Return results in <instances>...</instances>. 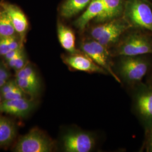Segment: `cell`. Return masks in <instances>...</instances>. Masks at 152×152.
I'll list each match as a JSON object with an SVG mask.
<instances>
[{"label": "cell", "instance_id": "cell-18", "mask_svg": "<svg viewBox=\"0 0 152 152\" xmlns=\"http://www.w3.org/2000/svg\"><path fill=\"white\" fill-rule=\"evenodd\" d=\"M18 86L24 92L31 95H36L39 88V82L34 81L24 78H16Z\"/></svg>", "mask_w": 152, "mask_h": 152}, {"label": "cell", "instance_id": "cell-16", "mask_svg": "<svg viewBox=\"0 0 152 152\" xmlns=\"http://www.w3.org/2000/svg\"><path fill=\"white\" fill-rule=\"evenodd\" d=\"M91 0H66L61 6V15L66 19L71 18L83 10Z\"/></svg>", "mask_w": 152, "mask_h": 152}, {"label": "cell", "instance_id": "cell-1", "mask_svg": "<svg viewBox=\"0 0 152 152\" xmlns=\"http://www.w3.org/2000/svg\"><path fill=\"white\" fill-rule=\"evenodd\" d=\"M114 54L122 56L152 54V37L140 31L130 33L118 42Z\"/></svg>", "mask_w": 152, "mask_h": 152}, {"label": "cell", "instance_id": "cell-7", "mask_svg": "<svg viewBox=\"0 0 152 152\" xmlns=\"http://www.w3.org/2000/svg\"><path fill=\"white\" fill-rule=\"evenodd\" d=\"M136 87L134 107L146 129L152 125V86L140 83Z\"/></svg>", "mask_w": 152, "mask_h": 152}, {"label": "cell", "instance_id": "cell-5", "mask_svg": "<svg viewBox=\"0 0 152 152\" xmlns=\"http://www.w3.org/2000/svg\"><path fill=\"white\" fill-rule=\"evenodd\" d=\"M54 142L44 132L34 129L22 136L15 147L16 152H50L54 150Z\"/></svg>", "mask_w": 152, "mask_h": 152}, {"label": "cell", "instance_id": "cell-21", "mask_svg": "<svg viewBox=\"0 0 152 152\" xmlns=\"http://www.w3.org/2000/svg\"><path fill=\"white\" fill-rule=\"evenodd\" d=\"M24 92L22 89L18 86L10 92H8L4 95H2V96L4 98V100H15L24 98Z\"/></svg>", "mask_w": 152, "mask_h": 152}, {"label": "cell", "instance_id": "cell-15", "mask_svg": "<svg viewBox=\"0 0 152 152\" xmlns=\"http://www.w3.org/2000/svg\"><path fill=\"white\" fill-rule=\"evenodd\" d=\"M16 136V128L10 120L0 116V147L9 145Z\"/></svg>", "mask_w": 152, "mask_h": 152}, {"label": "cell", "instance_id": "cell-8", "mask_svg": "<svg viewBox=\"0 0 152 152\" xmlns=\"http://www.w3.org/2000/svg\"><path fill=\"white\" fill-rule=\"evenodd\" d=\"M63 145L66 152H90L96 145V139L87 131H71L63 136Z\"/></svg>", "mask_w": 152, "mask_h": 152}, {"label": "cell", "instance_id": "cell-30", "mask_svg": "<svg viewBox=\"0 0 152 152\" xmlns=\"http://www.w3.org/2000/svg\"><path fill=\"white\" fill-rule=\"evenodd\" d=\"M1 14L0 13V17H1Z\"/></svg>", "mask_w": 152, "mask_h": 152}, {"label": "cell", "instance_id": "cell-29", "mask_svg": "<svg viewBox=\"0 0 152 152\" xmlns=\"http://www.w3.org/2000/svg\"><path fill=\"white\" fill-rule=\"evenodd\" d=\"M2 66H1V65H0V69H1V68H2Z\"/></svg>", "mask_w": 152, "mask_h": 152}, {"label": "cell", "instance_id": "cell-9", "mask_svg": "<svg viewBox=\"0 0 152 152\" xmlns=\"http://www.w3.org/2000/svg\"><path fill=\"white\" fill-rule=\"evenodd\" d=\"M63 60L66 65L75 71H81L91 74H108L104 69L98 65L83 52L80 53L78 51L75 54H71L70 55L64 57Z\"/></svg>", "mask_w": 152, "mask_h": 152}, {"label": "cell", "instance_id": "cell-2", "mask_svg": "<svg viewBox=\"0 0 152 152\" xmlns=\"http://www.w3.org/2000/svg\"><path fill=\"white\" fill-rule=\"evenodd\" d=\"M124 11L131 27L152 33V5L148 0H127Z\"/></svg>", "mask_w": 152, "mask_h": 152}, {"label": "cell", "instance_id": "cell-24", "mask_svg": "<svg viewBox=\"0 0 152 152\" xmlns=\"http://www.w3.org/2000/svg\"><path fill=\"white\" fill-rule=\"evenodd\" d=\"M10 51L8 37L0 38V55L5 56Z\"/></svg>", "mask_w": 152, "mask_h": 152}, {"label": "cell", "instance_id": "cell-4", "mask_svg": "<svg viewBox=\"0 0 152 152\" xmlns=\"http://www.w3.org/2000/svg\"><path fill=\"white\" fill-rule=\"evenodd\" d=\"M131 27L130 24L125 18H115L92 28L90 34L94 39L108 48L116 43L121 35Z\"/></svg>", "mask_w": 152, "mask_h": 152}, {"label": "cell", "instance_id": "cell-11", "mask_svg": "<svg viewBox=\"0 0 152 152\" xmlns=\"http://www.w3.org/2000/svg\"><path fill=\"white\" fill-rule=\"evenodd\" d=\"M104 8L100 0H91L87 9L75 22L76 27L82 31L93 19L98 18L103 12Z\"/></svg>", "mask_w": 152, "mask_h": 152}, {"label": "cell", "instance_id": "cell-20", "mask_svg": "<svg viewBox=\"0 0 152 152\" xmlns=\"http://www.w3.org/2000/svg\"><path fill=\"white\" fill-rule=\"evenodd\" d=\"M9 65L16 71L21 69L26 64V58L22 53L15 58L7 60Z\"/></svg>", "mask_w": 152, "mask_h": 152}, {"label": "cell", "instance_id": "cell-3", "mask_svg": "<svg viewBox=\"0 0 152 152\" xmlns=\"http://www.w3.org/2000/svg\"><path fill=\"white\" fill-rule=\"evenodd\" d=\"M142 56H123L120 60L119 73L131 85L137 86L141 83L151 67V61Z\"/></svg>", "mask_w": 152, "mask_h": 152}, {"label": "cell", "instance_id": "cell-17", "mask_svg": "<svg viewBox=\"0 0 152 152\" xmlns=\"http://www.w3.org/2000/svg\"><path fill=\"white\" fill-rule=\"evenodd\" d=\"M15 32L9 17L4 11L0 17V38L12 36Z\"/></svg>", "mask_w": 152, "mask_h": 152}, {"label": "cell", "instance_id": "cell-14", "mask_svg": "<svg viewBox=\"0 0 152 152\" xmlns=\"http://www.w3.org/2000/svg\"><path fill=\"white\" fill-rule=\"evenodd\" d=\"M58 36L61 46L70 54L78 52L76 48V38L73 31L64 25H58Z\"/></svg>", "mask_w": 152, "mask_h": 152}, {"label": "cell", "instance_id": "cell-22", "mask_svg": "<svg viewBox=\"0 0 152 152\" xmlns=\"http://www.w3.org/2000/svg\"><path fill=\"white\" fill-rule=\"evenodd\" d=\"M144 148L146 152H152V125L145 129Z\"/></svg>", "mask_w": 152, "mask_h": 152}, {"label": "cell", "instance_id": "cell-19", "mask_svg": "<svg viewBox=\"0 0 152 152\" xmlns=\"http://www.w3.org/2000/svg\"><path fill=\"white\" fill-rule=\"evenodd\" d=\"M16 78H24L34 81H39L37 73L29 65H25L21 69L17 71Z\"/></svg>", "mask_w": 152, "mask_h": 152}, {"label": "cell", "instance_id": "cell-6", "mask_svg": "<svg viewBox=\"0 0 152 152\" xmlns=\"http://www.w3.org/2000/svg\"><path fill=\"white\" fill-rule=\"evenodd\" d=\"M81 48L83 53L88 55L98 65L104 69L117 81L121 83L119 77L115 73L112 68V63L108 48L92 38L83 40L81 44Z\"/></svg>", "mask_w": 152, "mask_h": 152}, {"label": "cell", "instance_id": "cell-12", "mask_svg": "<svg viewBox=\"0 0 152 152\" xmlns=\"http://www.w3.org/2000/svg\"><path fill=\"white\" fill-rule=\"evenodd\" d=\"M104 6L103 12L96 20L100 23L108 22L117 18L124 11V0H100Z\"/></svg>", "mask_w": 152, "mask_h": 152}, {"label": "cell", "instance_id": "cell-25", "mask_svg": "<svg viewBox=\"0 0 152 152\" xmlns=\"http://www.w3.org/2000/svg\"><path fill=\"white\" fill-rule=\"evenodd\" d=\"M23 53L22 49L20 48L19 49H16V50H13L10 51L9 53H7L5 55V59L7 60H10L14 58H15L19 55L22 54Z\"/></svg>", "mask_w": 152, "mask_h": 152}, {"label": "cell", "instance_id": "cell-27", "mask_svg": "<svg viewBox=\"0 0 152 152\" xmlns=\"http://www.w3.org/2000/svg\"><path fill=\"white\" fill-rule=\"evenodd\" d=\"M149 85H152V75L151 77V78H150V82H149Z\"/></svg>", "mask_w": 152, "mask_h": 152}, {"label": "cell", "instance_id": "cell-26", "mask_svg": "<svg viewBox=\"0 0 152 152\" xmlns=\"http://www.w3.org/2000/svg\"><path fill=\"white\" fill-rule=\"evenodd\" d=\"M7 80L0 78V88L2 87L7 82Z\"/></svg>", "mask_w": 152, "mask_h": 152}, {"label": "cell", "instance_id": "cell-23", "mask_svg": "<svg viewBox=\"0 0 152 152\" xmlns=\"http://www.w3.org/2000/svg\"><path fill=\"white\" fill-rule=\"evenodd\" d=\"M18 87L16 81H10L7 82L5 84L2 86L1 87V96L4 95L6 94L8 92H10L12 90L15 89L16 87Z\"/></svg>", "mask_w": 152, "mask_h": 152}, {"label": "cell", "instance_id": "cell-10", "mask_svg": "<svg viewBox=\"0 0 152 152\" xmlns=\"http://www.w3.org/2000/svg\"><path fill=\"white\" fill-rule=\"evenodd\" d=\"M34 104L24 98L4 100L0 105V112L18 117H23L31 112Z\"/></svg>", "mask_w": 152, "mask_h": 152}, {"label": "cell", "instance_id": "cell-13", "mask_svg": "<svg viewBox=\"0 0 152 152\" xmlns=\"http://www.w3.org/2000/svg\"><path fill=\"white\" fill-rule=\"evenodd\" d=\"M5 12L9 17L16 32L23 34L26 32L28 26L27 17L18 7L12 5H6Z\"/></svg>", "mask_w": 152, "mask_h": 152}, {"label": "cell", "instance_id": "cell-28", "mask_svg": "<svg viewBox=\"0 0 152 152\" xmlns=\"http://www.w3.org/2000/svg\"><path fill=\"white\" fill-rule=\"evenodd\" d=\"M1 95H0V105H1V103L2 102V98H1Z\"/></svg>", "mask_w": 152, "mask_h": 152}]
</instances>
